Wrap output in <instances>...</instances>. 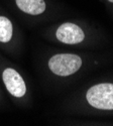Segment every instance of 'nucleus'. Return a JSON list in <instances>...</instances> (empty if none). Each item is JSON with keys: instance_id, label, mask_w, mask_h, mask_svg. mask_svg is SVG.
Wrapping results in <instances>:
<instances>
[{"instance_id": "6", "label": "nucleus", "mask_w": 113, "mask_h": 126, "mask_svg": "<svg viewBox=\"0 0 113 126\" xmlns=\"http://www.w3.org/2000/svg\"><path fill=\"white\" fill-rule=\"evenodd\" d=\"M12 36V24L4 16H0V41L8 43Z\"/></svg>"}, {"instance_id": "7", "label": "nucleus", "mask_w": 113, "mask_h": 126, "mask_svg": "<svg viewBox=\"0 0 113 126\" xmlns=\"http://www.w3.org/2000/svg\"><path fill=\"white\" fill-rule=\"evenodd\" d=\"M108 1H110V2H112V3H113V0H108Z\"/></svg>"}, {"instance_id": "5", "label": "nucleus", "mask_w": 113, "mask_h": 126, "mask_svg": "<svg viewBox=\"0 0 113 126\" xmlns=\"http://www.w3.org/2000/svg\"><path fill=\"white\" fill-rule=\"evenodd\" d=\"M16 4L20 10L32 15L40 14L46 10L44 0H16Z\"/></svg>"}, {"instance_id": "2", "label": "nucleus", "mask_w": 113, "mask_h": 126, "mask_svg": "<svg viewBox=\"0 0 113 126\" xmlns=\"http://www.w3.org/2000/svg\"><path fill=\"white\" fill-rule=\"evenodd\" d=\"M82 66L80 57L72 54H59L48 61V67L54 74L62 77L76 73Z\"/></svg>"}, {"instance_id": "3", "label": "nucleus", "mask_w": 113, "mask_h": 126, "mask_svg": "<svg viewBox=\"0 0 113 126\" xmlns=\"http://www.w3.org/2000/svg\"><path fill=\"white\" fill-rule=\"evenodd\" d=\"M3 82L8 90V92L14 97L20 98L24 96L26 92V87L23 79L18 73L13 69H6L3 72Z\"/></svg>"}, {"instance_id": "1", "label": "nucleus", "mask_w": 113, "mask_h": 126, "mask_svg": "<svg viewBox=\"0 0 113 126\" xmlns=\"http://www.w3.org/2000/svg\"><path fill=\"white\" fill-rule=\"evenodd\" d=\"M87 101L91 106L101 110H113V84H98L87 92Z\"/></svg>"}, {"instance_id": "4", "label": "nucleus", "mask_w": 113, "mask_h": 126, "mask_svg": "<svg viewBox=\"0 0 113 126\" xmlns=\"http://www.w3.org/2000/svg\"><path fill=\"white\" fill-rule=\"evenodd\" d=\"M85 34L81 27L74 23H64L57 30V38L63 44L76 45L84 39Z\"/></svg>"}]
</instances>
